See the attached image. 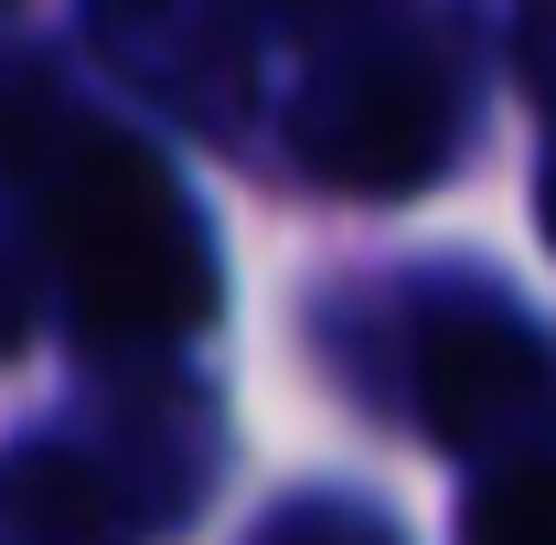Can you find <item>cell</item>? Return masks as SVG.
<instances>
[{
    "mask_svg": "<svg viewBox=\"0 0 556 545\" xmlns=\"http://www.w3.org/2000/svg\"><path fill=\"white\" fill-rule=\"evenodd\" d=\"M43 268L65 289V321L86 353L139 364L214 321V246L161 150L118 129H65L43 150Z\"/></svg>",
    "mask_w": 556,
    "mask_h": 545,
    "instance_id": "1",
    "label": "cell"
},
{
    "mask_svg": "<svg viewBox=\"0 0 556 545\" xmlns=\"http://www.w3.org/2000/svg\"><path fill=\"white\" fill-rule=\"evenodd\" d=\"M300 161L332 193H417L460 139V75L428 33H375L300 86Z\"/></svg>",
    "mask_w": 556,
    "mask_h": 545,
    "instance_id": "2",
    "label": "cell"
},
{
    "mask_svg": "<svg viewBox=\"0 0 556 545\" xmlns=\"http://www.w3.org/2000/svg\"><path fill=\"white\" fill-rule=\"evenodd\" d=\"M417 417H428L439 449H471V460L546 449V428H556V364H546V342L514 332L503 310L428 321V342H417Z\"/></svg>",
    "mask_w": 556,
    "mask_h": 545,
    "instance_id": "3",
    "label": "cell"
},
{
    "mask_svg": "<svg viewBox=\"0 0 556 545\" xmlns=\"http://www.w3.org/2000/svg\"><path fill=\"white\" fill-rule=\"evenodd\" d=\"M97 43L139 75L161 107L225 129L247 97V11L236 0H97Z\"/></svg>",
    "mask_w": 556,
    "mask_h": 545,
    "instance_id": "4",
    "label": "cell"
},
{
    "mask_svg": "<svg viewBox=\"0 0 556 545\" xmlns=\"http://www.w3.org/2000/svg\"><path fill=\"white\" fill-rule=\"evenodd\" d=\"M172 503L97 449H11L0 460V545H150Z\"/></svg>",
    "mask_w": 556,
    "mask_h": 545,
    "instance_id": "5",
    "label": "cell"
},
{
    "mask_svg": "<svg viewBox=\"0 0 556 545\" xmlns=\"http://www.w3.org/2000/svg\"><path fill=\"white\" fill-rule=\"evenodd\" d=\"M460 545H556V449L492 460L471 514H460Z\"/></svg>",
    "mask_w": 556,
    "mask_h": 545,
    "instance_id": "6",
    "label": "cell"
},
{
    "mask_svg": "<svg viewBox=\"0 0 556 545\" xmlns=\"http://www.w3.org/2000/svg\"><path fill=\"white\" fill-rule=\"evenodd\" d=\"M514 65H525V97L556 118V0H525V22H514Z\"/></svg>",
    "mask_w": 556,
    "mask_h": 545,
    "instance_id": "7",
    "label": "cell"
},
{
    "mask_svg": "<svg viewBox=\"0 0 556 545\" xmlns=\"http://www.w3.org/2000/svg\"><path fill=\"white\" fill-rule=\"evenodd\" d=\"M268 545H396L375 514H332V503H311V514H289Z\"/></svg>",
    "mask_w": 556,
    "mask_h": 545,
    "instance_id": "8",
    "label": "cell"
},
{
    "mask_svg": "<svg viewBox=\"0 0 556 545\" xmlns=\"http://www.w3.org/2000/svg\"><path fill=\"white\" fill-rule=\"evenodd\" d=\"M22 342H33V268L0 246V364H11Z\"/></svg>",
    "mask_w": 556,
    "mask_h": 545,
    "instance_id": "9",
    "label": "cell"
},
{
    "mask_svg": "<svg viewBox=\"0 0 556 545\" xmlns=\"http://www.w3.org/2000/svg\"><path fill=\"white\" fill-rule=\"evenodd\" d=\"M353 11H364V0H278V22H300V33H332Z\"/></svg>",
    "mask_w": 556,
    "mask_h": 545,
    "instance_id": "10",
    "label": "cell"
},
{
    "mask_svg": "<svg viewBox=\"0 0 556 545\" xmlns=\"http://www.w3.org/2000/svg\"><path fill=\"white\" fill-rule=\"evenodd\" d=\"M546 236H556V161H546Z\"/></svg>",
    "mask_w": 556,
    "mask_h": 545,
    "instance_id": "11",
    "label": "cell"
}]
</instances>
